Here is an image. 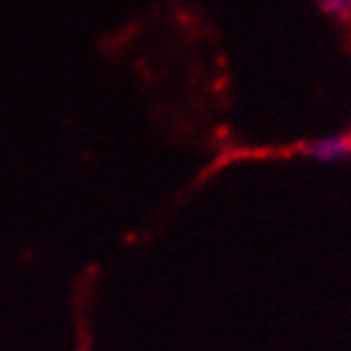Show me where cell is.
Here are the masks:
<instances>
[{
    "mask_svg": "<svg viewBox=\"0 0 351 351\" xmlns=\"http://www.w3.org/2000/svg\"><path fill=\"white\" fill-rule=\"evenodd\" d=\"M324 5L331 10V13H346V10H349V3H346V0H324Z\"/></svg>",
    "mask_w": 351,
    "mask_h": 351,
    "instance_id": "obj_1",
    "label": "cell"
},
{
    "mask_svg": "<svg viewBox=\"0 0 351 351\" xmlns=\"http://www.w3.org/2000/svg\"><path fill=\"white\" fill-rule=\"evenodd\" d=\"M346 3H349V8H351V0H346Z\"/></svg>",
    "mask_w": 351,
    "mask_h": 351,
    "instance_id": "obj_2",
    "label": "cell"
}]
</instances>
